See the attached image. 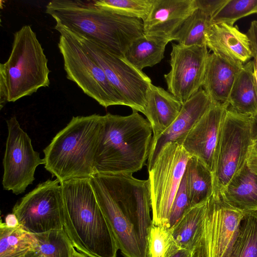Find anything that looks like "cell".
Wrapping results in <instances>:
<instances>
[{
  "mask_svg": "<svg viewBox=\"0 0 257 257\" xmlns=\"http://www.w3.org/2000/svg\"><path fill=\"white\" fill-rule=\"evenodd\" d=\"M63 229L74 248L88 257H116L119 249L89 178L61 183Z\"/></svg>",
  "mask_w": 257,
  "mask_h": 257,
  "instance_id": "cell-1",
  "label": "cell"
},
{
  "mask_svg": "<svg viewBox=\"0 0 257 257\" xmlns=\"http://www.w3.org/2000/svg\"><path fill=\"white\" fill-rule=\"evenodd\" d=\"M46 13L64 27L93 40L112 54L124 57L127 48L144 34L143 21L104 10L92 1L54 0Z\"/></svg>",
  "mask_w": 257,
  "mask_h": 257,
  "instance_id": "cell-2",
  "label": "cell"
},
{
  "mask_svg": "<svg viewBox=\"0 0 257 257\" xmlns=\"http://www.w3.org/2000/svg\"><path fill=\"white\" fill-rule=\"evenodd\" d=\"M152 138L150 122L136 110L127 116L109 113L102 115L95 174L140 171L148 159Z\"/></svg>",
  "mask_w": 257,
  "mask_h": 257,
  "instance_id": "cell-3",
  "label": "cell"
},
{
  "mask_svg": "<svg viewBox=\"0 0 257 257\" xmlns=\"http://www.w3.org/2000/svg\"><path fill=\"white\" fill-rule=\"evenodd\" d=\"M102 123L99 114L72 117L43 150L46 170L60 183L94 175Z\"/></svg>",
  "mask_w": 257,
  "mask_h": 257,
  "instance_id": "cell-4",
  "label": "cell"
},
{
  "mask_svg": "<svg viewBox=\"0 0 257 257\" xmlns=\"http://www.w3.org/2000/svg\"><path fill=\"white\" fill-rule=\"evenodd\" d=\"M0 71L5 76L8 102L49 86L48 59L30 26L25 25L15 33L9 58L0 64Z\"/></svg>",
  "mask_w": 257,
  "mask_h": 257,
  "instance_id": "cell-5",
  "label": "cell"
},
{
  "mask_svg": "<svg viewBox=\"0 0 257 257\" xmlns=\"http://www.w3.org/2000/svg\"><path fill=\"white\" fill-rule=\"evenodd\" d=\"M54 28L60 34L58 46L67 79L75 82L84 93L105 108L112 105L126 106L102 68L72 33L57 25Z\"/></svg>",
  "mask_w": 257,
  "mask_h": 257,
  "instance_id": "cell-6",
  "label": "cell"
},
{
  "mask_svg": "<svg viewBox=\"0 0 257 257\" xmlns=\"http://www.w3.org/2000/svg\"><path fill=\"white\" fill-rule=\"evenodd\" d=\"M191 157L182 145L169 142L148 170L153 224L168 227L171 209Z\"/></svg>",
  "mask_w": 257,
  "mask_h": 257,
  "instance_id": "cell-7",
  "label": "cell"
},
{
  "mask_svg": "<svg viewBox=\"0 0 257 257\" xmlns=\"http://www.w3.org/2000/svg\"><path fill=\"white\" fill-rule=\"evenodd\" d=\"M250 116L228 107L221 125L212 172L214 194L246 163L251 150Z\"/></svg>",
  "mask_w": 257,
  "mask_h": 257,
  "instance_id": "cell-8",
  "label": "cell"
},
{
  "mask_svg": "<svg viewBox=\"0 0 257 257\" xmlns=\"http://www.w3.org/2000/svg\"><path fill=\"white\" fill-rule=\"evenodd\" d=\"M244 214L213 194L206 202L194 257H230Z\"/></svg>",
  "mask_w": 257,
  "mask_h": 257,
  "instance_id": "cell-9",
  "label": "cell"
},
{
  "mask_svg": "<svg viewBox=\"0 0 257 257\" xmlns=\"http://www.w3.org/2000/svg\"><path fill=\"white\" fill-rule=\"evenodd\" d=\"M69 31L102 68L126 106L144 114L147 94L152 84L151 79L124 57L116 56L93 40Z\"/></svg>",
  "mask_w": 257,
  "mask_h": 257,
  "instance_id": "cell-10",
  "label": "cell"
},
{
  "mask_svg": "<svg viewBox=\"0 0 257 257\" xmlns=\"http://www.w3.org/2000/svg\"><path fill=\"white\" fill-rule=\"evenodd\" d=\"M64 198L61 183L48 179L39 183L14 206L19 224L33 234L63 229Z\"/></svg>",
  "mask_w": 257,
  "mask_h": 257,
  "instance_id": "cell-11",
  "label": "cell"
},
{
  "mask_svg": "<svg viewBox=\"0 0 257 257\" xmlns=\"http://www.w3.org/2000/svg\"><path fill=\"white\" fill-rule=\"evenodd\" d=\"M96 174L134 225L143 246L148 251V231L152 223L149 180L138 179L133 176V174Z\"/></svg>",
  "mask_w": 257,
  "mask_h": 257,
  "instance_id": "cell-12",
  "label": "cell"
},
{
  "mask_svg": "<svg viewBox=\"0 0 257 257\" xmlns=\"http://www.w3.org/2000/svg\"><path fill=\"white\" fill-rule=\"evenodd\" d=\"M8 135L3 164L2 184L5 190L14 194L23 193L33 183L37 167L44 165L35 151L31 139L15 116L7 120Z\"/></svg>",
  "mask_w": 257,
  "mask_h": 257,
  "instance_id": "cell-13",
  "label": "cell"
},
{
  "mask_svg": "<svg viewBox=\"0 0 257 257\" xmlns=\"http://www.w3.org/2000/svg\"><path fill=\"white\" fill-rule=\"evenodd\" d=\"M171 69L164 75L168 91L183 104L202 87L209 53L206 45L173 44Z\"/></svg>",
  "mask_w": 257,
  "mask_h": 257,
  "instance_id": "cell-14",
  "label": "cell"
},
{
  "mask_svg": "<svg viewBox=\"0 0 257 257\" xmlns=\"http://www.w3.org/2000/svg\"><path fill=\"white\" fill-rule=\"evenodd\" d=\"M99 205L123 257H148L134 225L120 209L96 174L89 178Z\"/></svg>",
  "mask_w": 257,
  "mask_h": 257,
  "instance_id": "cell-15",
  "label": "cell"
},
{
  "mask_svg": "<svg viewBox=\"0 0 257 257\" xmlns=\"http://www.w3.org/2000/svg\"><path fill=\"white\" fill-rule=\"evenodd\" d=\"M229 104L213 101L211 107L188 133L182 146L191 156L213 171L216 147L223 120Z\"/></svg>",
  "mask_w": 257,
  "mask_h": 257,
  "instance_id": "cell-16",
  "label": "cell"
},
{
  "mask_svg": "<svg viewBox=\"0 0 257 257\" xmlns=\"http://www.w3.org/2000/svg\"><path fill=\"white\" fill-rule=\"evenodd\" d=\"M197 9L195 0H154L143 21L146 36L170 42L185 20Z\"/></svg>",
  "mask_w": 257,
  "mask_h": 257,
  "instance_id": "cell-17",
  "label": "cell"
},
{
  "mask_svg": "<svg viewBox=\"0 0 257 257\" xmlns=\"http://www.w3.org/2000/svg\"><path fill=\"white\" fill-rule=\"evenodd\" d=\"M213 104L209 96L201 88L182 106L180 113L171 125L156 140L152 141L149 157V170L163 147L169 142L182 145L185 138Z\"/></svg>",
  "mask_w": 257,
  "mask_h": 257,
  "instance_id": "cell-18",
  "label": "cell"
},
{
  "mask_svg": "<svg viewBox=\"0 0 257 257\" xmlns=\"http://www.w3.org/2000/svg\"><path fill=\"white\" fill-rule=\"evenodd\" d=\"M206 45L213 53L234 63L244 65L252 57L248 36L237 26L211 25L206 35Z\"/></svg>",
  "mask_w": 257,
  "mask_h": 257,
  "instance_id": "cell-19",
  "label": "cell"
},
{
  "mask_svg": "<svg viewBox=\"0 0 257 257\" xmlns=\"http://www.w3.org/2000/svg\"><path fill=\"white\" fill-rule=\"evenodd\" d=\"M182 106L181 102L169 91L151 84L147 94L144 114L152 127V141L171 125L177 118Z\"/></svg>",
  "mask_w": 257,
  "mask_h": 257,
  "instance_id": "cell-20",
  "label": "cell"
},
{
  "mask_svg": "<svg viewBox=\"0 0 257 257\" xmlns=\"http://www.w3.org/2000/svg\"><path fill=\"white\" fill-rule=\"evenodd\" d=\"M243 65L209 54L202 87L212 101L229 104L231 88Z\"/></svg>",
  "mask_w": 257,
  "mask_h": 257,
  "instance_id": "cell-21",
  "label": "cell"
},
{
  "mask_svg": "<svg viewBox=\"0 0 257 257\" xmlns=\"http://www.w3.org/2000/svg\"><path fill=\"white\" fill-rule=\"evenodd\" d=\"M220 196L225 203L244 213L257 211V174L247 162L222 190Z\"/></svg>",
  "mask_w": 257,
  "mask_h": 257,
  "instance_id": "cell-22",
  "label": "cell"
},
{
  "mask_svg": "<svg viewBox=\"0 0 257 257\" xmlns=\"http://www.w3.org/2000/svg\"><path fill=\"white\" fill-rule=\"evenodd\" d=\"M228 102L229 107L238 113L251 116L257 113V88L253 60L243 65L237 75Z\"/></svg>",
  "mask_w": 257,
  "mask_h": 257,
  "instance_id": "cell-23",
  "label": "cell"
},
{
  "mask_svg": "<svg viewBox=\"0 0 257 257\" xmlns=\"http://www.w3.org/2000/svg\"><path fill=\"white\" fill-rule=\"evenodd\" d=\"M0 257H39L35 234L20 224L11 227L1 220Z\"/></svg>",
  "mask_w": 257,
  "mask_h": 257,
  "instance_id": "cell-24",
  "label": "cell"
},
{
  "mask_svg": "<svg viewBox=\"0 0 257 257\" xmlns=\"http://www.w3.org/2000/svg\"><path fill=\"white\" fill-rule=\"evenodd\" d=\"M184 177L190 207L207 202L213 194L212 173L197 158H190Z\"/></svg>",
  "mask_w": 257,
  "mask_h": 257,
  "instance_id": "cell-25",
  "label": "cell"
},
{
  "mask_svg": "<svg viewBox=\"0 0 257 257\" xmlns=\"http://www.w3.org/2000/svg\"><path fill=\"white\" fill-rule=\"evenodd\" d=\"M168 41L149 37L144 34L130 45L124 58L138 69L142 70L160 63L164 57Z\"/></svg>",
  "mask_w": 257,
  "mask_h": 257,
  "instance_id": "cell-26",
  "label": "cell"
},
{
  "mask_svg": "<svg viewBox=\"0 0 257 257\" xmlns=\"http://www.w3.org/2000/svg\"><path fill=\"white\" fill-rule=\"evenodd\" d=\"M206 207V202L189 207L171 229L181 248L193 250Z\"/></svg>",
  "mask_w": 257,
  "mask_h": 257,
  "instance_id": "cell-27",
  "label": "cell"
},
{
  "mask_svg": "<svg viewBox=\"0 0 257 257\" xmlns=\"http://www.w3.org/2000/svg\"><path fill=\"white\" fill-rule=\"evenodd\" d=\"M211 21L209 16L197 8L176 32L173 41L185 46L206 45V35Z\"/></svg>",
  "mask_w": 257,
  "mask_h": 257,
  "instance_id": "cell-28",
  "label": "cell"
},
{
  "mask_svg": "<svg viewBox=\"0 0 257 257\" xmlns=\"http://www.w3.org/2000/svg\"><path fill=\"white\" fill-rule=\"evenodd\" d=\"M230 257H257V211L245 213Z\"/></svg>",
  "mask_w": 257,
  "mask_h": 257,
  "instance_id": "cell-29",
  "label": "cell"
},
{
  "mask_svg": "<svg viewBox=\"0 0 257 257\" xmlns=\"http://www.w3.org/2000/svg\"><path fill=\"white\" fill-rule=\"evenodd\" d=\"M34 234L39 243V257H72L75 248L63 229Z\"/></svg>",
  "mask_w": 257,
  "mask_h": 257,
  "instance_id": "cell-30",
  "label": "cell"
},
{
  "mask_svg": "<svg viewBox=\"0 0 257 257\" xmlns=\"http://www.w3.org/2000/svg\"><path fill=\"white\" fill-rule=\"evenodd\" d=\"M180 249L170 228L152 223L147 238L148 257H171Z\"/></svg>",
  "mask_w": 257,
  "mask_h": 257,
  "instance_id": "cell-31",
  "label": "cell"
},
{
  "mask_svg": "<svg viewBox=\"0 0 257 257\" xmlns=\"http://www.w3.org/2000/svg\"><path fill=\"white\" fill-rule=\"evenodd\" d=\"M104 10L122 16L144 21L148 16L154 0H92Z\"/></svg>",
  "mask_w": 257,
  "mask_h": 257,
  "instance_id": "cell-32",
  "label": "cell"
},
{
  "mask_svg": "<svg viewBox=\"0 0 257 257\" xmlns=\"http://www.w3.org/2000/svg\"><path fill=\"white\" fill-rule=\"evenodd\" d=\"M254 13L257 14V0H228L211 18V25L233 26L239 19Z\"/></svg>",
  "mask_w": 257,
  "mask_h": 257,
  "instance_id": "cell-33",
  "label": "cell"
},
{
  "mask_svg": "<svg viewBox=\"0 0 257 257\" xmlns=\"http://www.w3.org/2000/svg\"><path fill=\"white\" fill-rule=\"evenodd\" d=\"M189 207L190 205L183 176L171 209L168 227L171 229L174 226Z\"/></svg>",
  "mask_w": 257,
  "mask_h": 257,
  "instance_id": "cell-34",
  "label": "cell"
},
{
  "mask_svg": "<svg viewBox=\"0 0 257 257\" xmlns=\"http://www.w3.org/2000/svg\"><path fill=\"white\" fill-rule=\"evenodd\" d=\"M196 6L211 18L228 0H195Z\"/></svg>",
  "mask_w": 257,
  "mask_h": 257,
  "instance_id": "cell-35",
  "label": "cell"
},
{
  "mask_svg": "<svg viewBox=\"0 0 257 257\" xmlns=\"http://www.w3.org/2000/svg\"><path fill=\"white\" fill-rule=\"evenodd\" d=\"M246 34L250 41L252 57L257 60V21L251 23Z\"/></svg>",
  "mask_w": 257,
  "mask_h": 257,
  "instance_id": "cell-36",
  "label": "cell"
},
{
  "mask_svg": "<svg viewBox=\"0 0 257 257\" xmlns=\"http://www.w3.org/2000/svg\"><path fill=\"white\" fill-rule=\"evenodd\" d=\"M251 150H257V113L250 116Z\"/></svg>",
  "mask_w": 257,
  "mask_h": 257,
  "instance_id": "cell-37",
  "label": "cell"
},
{
  "mask_svg": "<svg viewBox=\"0 0 257 257\" xmlns=\"http://www.w3.org/2000/svg\"><path fill=\"white\" fill-rule=\"evenodd\" d=\"M8 101V91L4 74L0 71V108L4 106Z\"/></svg>",
  "mask_w": 257,
  "mask_h": 257,
  "instance_id": "cell-38",
  "label": "cell"
},
{
  "mask_svg": "<svg viewBox=\"0 0 257 257\" xmlns=\"http://www.w3.org/2000/svg\"><path fill=\"white\" fill-rule=\"evenodd\" d=\"M247 164L252 172L257 174V150L250 152Z\"/></svg>",
  "mask_w": 257,
  "mask_h": 257,
  "instance_id": "cell-39",
  "label": "cell"
},
{
  "mask_svg": "<svg viewBox=\"0 0 257 257\" xmlns=\"http://www.w3.org/2000/svg\"><path fill=\"white\" fill-rule=\"evenodd\" d=\"M193 250L181 248L171 257H194Z\"/></svg>",
  "mask_w": 257,
  "mask_h": 257,
  "instance_id": "cell-40",
  "label": "cell"
},
{
  "mask_svg": "<svg viewBox=\"0 0 257 257\" xmlns=\"http://www.w3.org/2000/svg\"><path fill=\"white\" fill-rule=\"evenodd\" d=\"M5 221V222L9 226L14 227L19 224L16 216L13 213L7 215Z\"/></svg>",
  "mask_w": 257,
  "mask_h": 257,
  "instance_id": "cell-41",
  "label": "cell"
},
{
  "mask_svg": "<svg viewBox=\"0 0 257 257\" xmlns=\"http://www.w3.org/2000/svg\"><path fill=\"white\" fill-rule=\"evenodd\" d=\"M253 71H254V76L255 79V82L257 88V60L253 59Z\"/></svg>",
  "mask_w": 257,
  "mask_h": 257,
  "instance_id": "cell-42",
  "label": "cell"
},
{
  "mask_svg": "<svg viewBox=\"0 0 257 257\" xmlns=\"http://www.w3.org/2000/svg\"><path fill=\"white\" fill-rule=\"evenodd\" d=\"M72 257H88L85 254L76 250L75 248L73 250Z\"/></svg>",
  "mask_w": 257,
  "mask_h": 257,
  "instance_id": "cell-43",
  "label": "cell"
}]
</instances>
